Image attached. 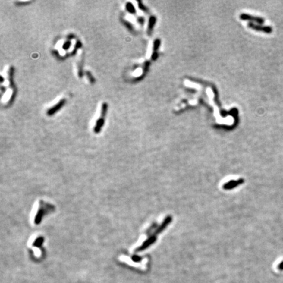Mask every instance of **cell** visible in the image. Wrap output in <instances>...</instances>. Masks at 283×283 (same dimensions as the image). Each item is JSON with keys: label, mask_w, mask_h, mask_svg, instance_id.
Returning a JSON list of instances; mask_svg holds the SVG:
<instances>
[{"label": "cell", "mask_w": 283, "mask_h": 283, "mask_svg": "<svg viewBox=\"0 0 283 283\" xmlns=\"http://www.w3.org/2000/svg\"><path fill=\"white\" fill-rule=\"evenodd\" d=\"M44 214V209H40L39 210V212H37V215H36V218H35V223L36 224H38L40 223V222H41V218H42L43 217V215Z\"/></svg>", "instance_id": "obj_5"}, {"label": "cell", "mask_w": 283, "mask_h": 283, "mask_svg": "<svg viewBox=\"0 0 283 283\" xmlns=\"http://www.w3.org/2000/svg\"><path fill=\"white\" fill-rule=\"evenodd\" d=\"M104 117H105V116L101 115L100 118L97 120V122H96V126H95V127H94V133H99V132L100 131V130H101V129H102V126L104 125Z\"/></svg>", "instance_id": "obj_4"}, {"label": "cell", "mask_w": 283, "mask_h": 283, "mask_svg": "<svg viewBox=\"0 0 283 283\" xmlns=\"http://www.w3.org/2000/svg\"><path fill=\"white\" fill-rule=\"evenodd\" d=\"M86 75H87L88 77L89 78L90 81H91L92 83H93V82H94V79H93V77H92V75H91V74H90V72H86Z\"/></svg>", "instance_id": "obj_10"}, {"label": "cell", "mask_w": 283, "mask_h": 283, "mask_svg": "<svg viewBox=\"0 0 283 283\" xmlns=\"http://www.w3.org/2000/svg\"><path fill=\"white\" fill-rule=\"evenodd\" d=\"M70 42H67V43H66V44L64 45V47L65 49H67L68 47L70 46Z\"/></svg>", "instance_id": "obj_12"}, {"label": "cell", "mask_w": 283, "mask_h": 283, "mask_svg": "<svg viewBox=\"0 0 283 283\" xmlns=\"http://www.w3.org/2000/svg\"><path fill=\"white\" fill-rule=\"evenodd\" d=\"M159 45H160V41L159 40H157L156 41V42H155L154 43V50L155 51H156L158 47H159Z\"/></svg>", "instance_id": "obj_9"}, {"label": "cell", "mask_w": 283, "mask_h": 283, "mask_svg": "<svg viewBox=\"0 0 283 283\" xmlns=\"http://www.w3.org/2000/svg\"><path fill=\"white\" fill-rule=\"evenodd\" d=\"M37 244H35V245H37V246H38V245L41 244V243H43V239H41V238H39L37 240H36V242Z\"/></svg>", "instance_id": "obj_11"}, {"label": "cell", "mask_w": 283, "mask_h": 283, "mask_svg": "<svg viewBox=\"0 0 283 283\" xmlns=\"http://www.w3.org/2000/svg\"><path fill=\"white\" fill-rule=\"evenodd\" d=\"M65 100L64 99H62L60 100L58 103L56 104L55 106L53 107H52L51 108H50L49 109L48 112H47V114L49 115H51L52 114H55V113L58 111L59 109L61 108L62 106H64V105L65 104Z\"/></svg>", "instance_id": "obj_3"}, {"label": "cell", "mask_w": 283, "mask_h": 283, "mask_svg": "<svg viewBox=\"0 0 283 283\" xmlns=\"http://www.w3.org/2000/svg\"><path fill=\"white\" fill-rule=\"evenodd\" d=\"M127 11H129V12L131 13H134L135 12V10H134V7L133 5L131 4V3H128L127 4Z\"/></svg>", "instance_id": "obj_8"}, {"label": "cell", "mask_w": 283, "mask_h": 283, "mask_svg": "<svg viewBox=\"0 0 283 283\" xmlns=\"http://www.w3.org/2000/svg\"><path fill=\"white\" fill-rule=\"evenodd\" d=\"M248 26L250 28L254 29L255 30H258V31H261L263 32H265L267 33H271L273 31L272 28L271 26H259L257 24H254L253 23H249Z\"/></svg>", "instance_id": "obj_1"}, {"label": "cell", "mask_w": 283, "mask_h": 283, "mask_svg": "<svg viewBox=\"0 0 283 283\" xmlns=\"http://www.w3.org/2000/svg\"><path fill=\"white\" fill-rule=\"evenodd\" d=\"M241 182H242V180H239V181H238V182H229V183H228L227 184H226L225 186H224V187L227 188V189L232 188L233 187L237 186V185L239 184Z\"/></svg>", "instance_id": "obj_6"}, {"label": "cell", "mask_w": 283, "mask_h": 283, "mask_svg": "<svg viewBox=\"0 0 283 283\" xmlns=\"http://www.w3.org/2000/svg\"><path fill=\"white\" fill-rule=\"evenodd\" d=\"M241 19L242 20H250V21H254L256 22H258L259 24H263L264 23V19L262 18L256 17L254 16H251L250 14H242L240 16Z\"/></svg>", "instance_id": "obj_2"}, {"label": "cell", "mask_w": 283, "mask_h": 283, "mask_svg": "<svg viewBox=\"0 0 283 283\" xmlns=\"http://www.w3.org/2000/svg\"><path fill=\"white\" fill-rule=\"evenodd\" d=\"M280 268H281V269H283V262H282V263L281 264V265H280Z\"/></svg>", "instance_id": "obj_13"}, {"label": "cell", "mask_w": 283, "mask_h": 283, "mask_svg": "<svg viewBox=\"0 0 283 283\" xmlns=\"http://www.w3.org/2000/svg\"><path fill=\"white\" fill-rule=\"evenodd\" d=\"M156 18L152 17V18H150V20H149V27H148V33H150L151 31H152V30L153 28V26L154 25V24L156 23Z\"/></svg>", "instance_id": "obj_7"}]
</instances>
